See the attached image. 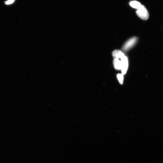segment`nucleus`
<instances>
[{
  "label": "nucleus",
  "mask_w": 163,
  "mask_h": 163,
  "mask_svg": "<svg viewBox=\"0 0 163 163\" xmlns=\"http://www.w3.org/2000/svg\"><path fill=\"white\" fill-rule=\"evenodd\" d=\"M136 14L141 19L144 20H147L149 15L145 7L142 5L141 7L136 11Z\"/></svg>",
  "instance_id": "obj_1"
},
{
  "label": "nucleus",
  "mask_w": 163,
  "mask_h": 163,
  "mask_svg": "<svg viewBox=\"0 0 163 163\" xmlns=\"http://www.w3.org/2000/svg\"><path fill=\"white\" fill-rule=\"evenodd\" d=\"M137 40L136 37H132L127 41L124 45L122 48V50L124 51H126L130 49L136 43Z\"/></svg>",
  "instance_id": "obj_2"
},
{
  "label": "nucleus",
  "mask_w": 163,
  "mask_h": 163,
  "mask_svg": "<svg viewBox=\"0 0 163 163\" xmlns=\"http://www.w3.org/2000/svg\"><path fill=\"white\" fill-rule=\"evenodd\" d=\"M121 60L122 63L121 70L122 74L124 75L126 73L128 70L129 66L128 60V58L125 56L121 59Z\"/></svg>",
  "instance_id": "obj_3"
},
{
  "label": "nucleus",
  "mask_w": 163,
  "mask_h": 163,
  "mask_svg": "<svg viewBox=\"0 0 163 163\" xmlns=\"http://www.w3.org/2000/svg\"><path fill=\"white\" fill-rule=\"evenodd\" d=\"M112 55L114 59L121 60L125 56L123 51L119 50H115L112 53Z\"/></svg>",
  "instance_id": "obj_4"
},
{
  "label": "nucleus",
  "mask_w": 163,
  "mask_h": 163,
  "mask_svg": "<svg viewBox=\"0 0 163 163\" xmlns=\"http://www.w3.org/2000/svg\"><path fill=\"white\" fill-rule=\"evenodd\" d=\"M113 64L115 68L118 70H121V69L122 63L121 60L114 59Z\"/></svg>",
  "instance_id": "obj_5"
},
{
  "label": "nucleus",
  "mask_w": 163,
  "mask_h": 163,
  "mask_svg": "<svg viewBox=\"0 0 163 163\" xmlns=\"http://www.w3.org/2000/svg\"><path fill=\"white\" fill-rule=\"evenodd\" d=\"M129 4L131 7L137 10L139 9L142 5L140 2L136 1H131Z\"/></svg>",
  "instance_id": "obj_6"
},
{
  "label": "nucleus",
  "mask_w": 163,
  "mask_h": 163,
  "mask_svg": "<svg viewBox=\"0 0 163 163\" xmlns=\"http://www.w3.org/2000/svg\"><path fill=\"white\" fill-rule=\"evenodd\" d=\"M118 79L121 84H122L124 80V75L122 74H118L117 75Z\"/></svg>",
  "instance_id": "obj_7"
},
{
  "label": "nucleus",
  "mask_w": 163,
  "mask_h": 163,
  "mask_svg": "<svg viewBox=\"0 0 163 163\" xmlns=\"http://www.w3.org/2000/svg\"><path fill=\"white\" fill-rule=\"evenodd\" d=\"M15 2L14 0H9L5 2V4L6 5H9L12 4Z\"/></svg>",
  "instance_id": "obj_8"
}]
</instances>
